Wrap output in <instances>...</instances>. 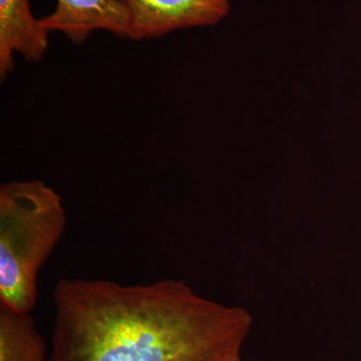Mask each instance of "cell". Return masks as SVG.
Returning <instances> with one entry per match:
<instances>
[{"label": "cell", "instance_id": "cell-1", "mask_svg": "<svg viewBox=\"0 0 361 361\" xmlns=\"http://www.w3.org/2000/svg\"><path fill=\"white\" fill-rule=\"evenodd\" d=\"M49 361H234L253 318L183 280H59Z\"/></svg>", "mask_w": 361, "mask_h": 361}, {"label": "cell", "instance_id": "cell-2", "mask_svg": "<svg viewBox=\"0 0 361 361\" xmlns=\"http://www.w3.org/2000/svg\"><path fill=\"white\" fill-rule=\"evenodd\" d=\"M61 195L39 180L0 186V305L30 313L39 270L65 234Z\"/></svg>", "mask_w": 361, "mask_h": 361}, {"label": "cell", "instance_id": "cell-3", "mask_svg": "<svg viewBox=\"0 0 361 361\" xmlns=\"http://www.w3.org/2000/svg\"><path fill=\"white\" fill-rule=\"evenodd\" d=\"M129 14L128 39H159L184 28L210 26L224 20L230 0H121Z\"/></svg>", "mask_w": 361, "mask_h": 361}, {"label": "cell", "instance_id": "cell-4", "mask_svg": "<svg viewBox=\"0 0 361 361\" xmlns=\"http://www.w3.org/2000/svg\"><path fill=\"white\" fill-rule=\"evenodd\" d=\"M39 20L47 32L63 33L78 44L97 30L129 35V14L121 0H58L54 13Z\"/></svg>", "mask_w": 361, "mask_h": 361}, {"label": "cell", "instance_id": "cell-5", "mask_svg": "<svg viewBox=\"0 0 361 361\" xmlns=\"http://www.w3.org/2000/svg\"><path fill=\"white\" fill-rule=\"evenodd\" d=\"M49 33L32 16L30 0H0V78L13 71L16 54L30 63L42 61Z\"/></svg>", "mask_w": 361, "mask_h": 361}, {"label": "cell", "instance_id": "cell-6", "mask_svg": "<svg viewBox=\"0 0 361 361\" xmlns=\"http://www.w3.org/2000/svg\"><path fill=\"white\" fill-rule=\"evenodd\" d=\"M47 346L30 313L0 305V361H47Z\"/></svg>", "mask_w": 361, "mask_h": 361}, {"label": "cell", "instance_id": "cell-7", "mask_svg": "<svg viewBox=\"0 0 361 361\" xmlns=\"http://www.w3.org/2000/svg\"><path fill=\"white\" fill-rule=\"evenodd\" d=\"M234 361H241V360H234Z\"/></svg>", "mask_w": 361, "mask_h": 361}]
</instances>
